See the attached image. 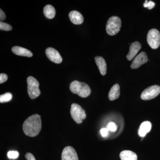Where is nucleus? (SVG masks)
Segmentation results:
<instances>
[{"label": "nucleus", "mask_w": 160, "mask_h": 160, "mask_svg": "<svg viewBox=\"0 0 160 160\" xmlns=\"http://www.w3.org/2000/svg\"><path fill=\"white\" fill-rule=\"evenodd\" d=\"M12 51L17 55L29 58L32 56V53L31 51L20 46H14L12 48Z\"/></svg>", "instance_id": "13"}, {"label": "nucleus", "mask_w": 160, "mask_h": 160, "mask_svg": "<svg viewBox=\"0 0 160 160\" xmlns=\"http://www.w3.org/2000/svg\"><path fill=\"white\" fill-rule=\"evenodd\" d=\"M120 157L122 160H137L138 156L133 152L124 150L120 153Z\"/></svg>", "instance_id": "17"}, {"label": "nucleus", "mask_w": 160, "mask_h": 160, "mask_svg": "<svg viewBox=\"0 0 160 160\" xmlns=\"http://www.w3.org/2000/svg\"><path fill=\"white\" fill-rule=\"evenodd\" d=\"M8 80V76L5 73H1L0 74V83L5 82Z\"/></svg>", "instance_id": "24"}, {"label": "nucleus", "mask_w": 160, "mask_h": 160, "mask_svg": "<svg viewBox=\"0 0 160 160\" xmlns=\"http://www.w3.org/2000/svg\"><path fill=\"white\" fill-rule=\"evenodd\" d=\"M69 88L72 92L83 98L89 96L91 92V89L87 84L78 81L71 82Z\"/></svg>", "instance_id": "2"}, {"label": "nucleus", "mask_w": 160, "mask_h": 160, "mask_svg": "<svg viewBox=\"0 0 160 160\" xmlns=\"http://www.w3.org/2000/svg\"><path fill=\"white\" fill-rule=\"evenodd\" d=\"M95 61L101 74L103 76L105 75L106 73L107 66L106 61L104 58L101 56H97L95 58Z\"/></svg>", "instance_id": "15"}, {"label": "nucleus", "mask_w": 160, "mask_h": 160, "mask_svg": "<svg viewBox=\"0 0 160 160\" xmlns=\"http://www.w3.org/2000/svg\"><path fill=\"white\" fill-rule=\"evenodd\" d=\"M23 130L26 135L31 137L37 136L42 129V120L39 115H32L24 122Z\"/></svg>", "instance_id": "1"}, {"label": "nucleus", "mask_w": 160, "mask_h": 160, "mask_svg": "<svg viewBox=\"0 0 160 160\" xmlns=\"http://www.w3.org/2000/svg\"><path fill=\"white\" fill-rule=\"evenodd\" d=\"M152 128V124L149 121H145L140 125L138 130V135L140 137H144L148 132H149Z\"/></svg>", "instance_id": "14"}, {"label": "nucleus", "mask_w": 160, "mask_h": 160, "mask_svg": "<svg viewBox=\"0 0 160 160\" xmlns=\"http://www.w3.org/2000/svg\"><path fill=\"white\" fill-rule=\"evenodd\" d=\"M69 18L72 22L75 25H80L83 22L82 15L79 12L73 10L69 13Z\"/></svg>", "instance_id": "12"}, {"label": "nucleus", "mask_w": 160, "mask_h": 160, "mask_svg": "<svg viewBox=\"0 0 160 160\" xmlns=\"http://www.w3.org/2000/svg\"><path fill=\"white\" fill-rule=\"evenodd\" d=\"M107 128L110 131L115 132L116 131L117 129V126L115 123L111 122L108 124Z\"/></svg>", "instance_id": "23"}, {"label": "nucleus", "mask_w": 160, "mask_h": 160, "mask_svg": "<svg viewBox=\"0 0 160 160\" xmlns=\"http://www.w3.org/2000/svg\"><path fill=\"white\" fill-rule=\"evenodd\" d=\"M12 27L7 23L3 22H0V29L1 30H5V31H11L12 29Z\"/></svg>", "instance_id": "20"}, {"label": "nucleus", "mask_w": 160, "mask_h": 160, "mask_svg": "<svg viewBox=\"0 0 160 160\" xmlns=\"http://www.w3.org/2000/svg\"><path fill=\"white\" fill-rule=\"evenodd\" d=\"M142 48L140 43L138 42H135L132 43L129 47V51L128 52L126 58L129 61H131L137 55L138 52Z\"/></svg>", "instance_id": "11"}, {"label": "nucleus", "mask_w": 160, "mask_h": 160, "mask_svg": "<svg viewBox=\"0 0 160 160\" xmlns=\"http://www.w3.org/2000/svg\"><path fill=\"white\" fill-rule=\"evenodd\" d=\"M147 41L152 49H157L160 45V33L157 29H152L147 34Z\"/></svg>", "instance_id": "6"}, {"label": "nucleus", "mask_w": 160, "mask_h": 160, "mask_svg": "<svg viewBox=\"0 0 160 160\" xmlns=\"http://www.w3.org/2000/svg\"><path fill=\"white\" fill-rule=\"evenodd\" d=\"M12 98V94L10 92H6L0 96V102L6 103L11 101Z\"/></svg>", "instance_id": "19"}, {"label": "nucleus", "mask_w": 160, "mask_h": 160, "mask_svg": "<svg viewBox=\"0 0 160 160\" xmlns=\"http://www.w3.org/2000/svg\"><path fill=\"white\" fill-rule=\"evenodd\" d=\"M8 158L10 159H16L19 156V153L17 151H11L8 152Z\"/></svg>", "instance_id": "22"}, {"label": "nucleus", "mask_w": 160, "mask_h": 160, "mask_svg": "<svg viewBox=\"0 0 160 160\" xmlns=\"http://www.w3.org/2000/svg\"><path fill=\"white\" fill-rule=\"evenodd\" d=\"M120 95V88L118 84H115L112 87L109 92V99L110 101H114L119 97Z\"/></svg>", "instance_id": "16"}, {"label": "nucleus", "mask_w": 160, "mask_h": 160, "mask_svg": "<svg viewBox=\"0 0 160 160\" xmlns=\"http://www.w3.org/2000/svg\"><path fill=\"white\" fill-rule=\"evenodd\" d=\"M62 160H78L77 153L74 148L71 146L65 147L62 152Z\"/></svg>", "instance_id": "9"}, {"label": "nucleus", "mask_w": 160, "mask_h": 160, "mask_svg": "<svg viewBox=\"0 0 160 160\" xmlns=\"http://www.w3.org/2000/svg\"><path fill=\"white\" fill-rule=\"evenodd\" d=\"M72 118L78 124H81L86 117V112L79 105L76 103L72 104L70 109Z\"/></svg>", "instance_id": "5"}, {"label": "nucleus", "mask_w": 160, "mask_h": 160, "mask_svg": "<svg viewBox=\"0 0 160 160\" xmlns=\"http://www.w3.org/2000/svg\"><path fill=\"white\" fill-rule=\"evenodd\" d=\"M6 18V16L5 12H3L2 9L0 10V20L1 21H3Z\"/></svg>", "instance_id": "27"}, {"label": "nucleus", "mask_w": 160, "mask_h": 160, "mask_svg": "<svg viewBox=\"0 0 160 160\" xmlns=\"http://www.w3.org/2000/svg\"><path fill=\"white\" fill-rule=\"evenodd\" d=\"M26 158L27 160H36L34 156L33 155L32 153L28 152L26 153V155H25Z\"/></svg>", "instance_id": "26"}, {"label": "nucleus", "mask_w": 160, "mask_h": 160, "mask_svg": "<svg viewBox=\"0 0 160 160\" xmlns=\"http://www.w3.org/2000/svg\"><path fill=\"white\" fill-rule=\"evenodd\" d=\"M28 85V93L32 99L37 98L41 94L39 86V83L38 80L32 76H29L27 79Z\"/></svg>", "instance_id": "4"}, {"label": "nucleus", "mask_w": 160, "mask_h": 160, "mask_svg": "<svg viewBox=\"0 0 160 160\" xmlns=\"http://www.w3.org/2000/svg\"><path fill=\"white\" fill-rule=\"evenodd\" d=\"M109 130L107 128H102L101 129V134L102 135L103 137H106L108 134V132H109Z\"/></svg>", "instance_id": "25"}, {"label": "nucleus", "mask_w": 160, "mask_h": 160, "mask_svg": "<svg viewBox=\"0 0 160 160\" xmlns=\"http://www.w3.org/2000/svg\"><path fill=\"white\" fill-rule=\"evenodd\" d=\"M47 58L53 62L60 64L62 62V58L58 52L54 48L49 47L46 50Z\"/></svg>", "instance_id": "10"}, {"label": "nucleus", "mask_w": 160, "mask_h": 160, "mask_svg": "<svg viewBox=\"0 0 160 160\" xmlns=\"http://www.w3.org/2000/svg\"><path fill=\"white\" fill-rule=\"evenodd\" d=\"M155 6V3L151 1H146L143 4V6L145 8H148V9H151L154 8Z\"/></svg>", "instance_id": "21"}, {"label": "nucleus", "mask_w": 160, "mask_h": 160, "mask_svg": "<svg viewBox=\"0 0 160 160\" xmlns=\"http://www.w3.org/2000/svg\"><path fill=\"white\" fill-rule=\"evenodd\" d=\"M122 26L121 19L117 16L109 18L106 23V32L109 35L113 36L120 31Z\"/></svg>", "instance_id": "3"}, {"label": "nucleus", "mask_w": 160, "mask_h": 160, "mask_svg": "<svg viewBox=\"0 0 160 160\" xmlns=\"http://www.w3.org/2000/svg\"><path fill=\"white\" fill-rule=\"evenodd\" d=\"M148 61V57L146 52H142L135 58L132 63L131 68L132 69H138L143 64L147 62Z\"/></svg>", "instance_id": "8"}, {"label": "nucleus", "mask_w": 160, "mask_h": 160, "mask_svg": "<svg viewBox=\"0 0 160 160\" xmlns=\"http://www.w3.org/2000/svg\"><path fill=\"white\" fill-rule=\"evenodd\" d=\"M160 93V86L153 85L145 89L142 92L141 98L142 99L148 101L154 98Z\"/></svg>", "instance_id": "7"}, {"label": "nucleus", "mask_w": 160, "mask_h": 160, "mask_svg": "<svg viewBox=\"0 0 160 160\" xmlns=\"http://www.w3.org/2000/svg\"><path fill=\"white\" fill-rule=\"evenodd\" d=\"M44 13L47 18L52 19L54 18L56 14V11L54 7L51 5H47L44 7Z\"/></svg>", "instance_id": "18"}]
</instances>
